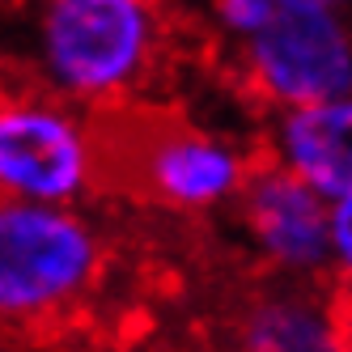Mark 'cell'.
I'll return each mask as SVG.
<instances>
[{
  "instance_id": "cell-3",
  "label": "cell",
  "mask_w": 352,
  "mask_h": 352,
  "mask_svg": "<svg viewBox=\"0 0 352 352\" xmlns=\"http://www.w3.org/2000/svg\"><path fill=\"white\" fill-rule=\"evenodd\" d=\"M102 183V132L60 94H0V195L81 204Z\"/></svg>"
},
{
  "instance_id": "cell-8",
  "label": "cell",
  "mask_w": 352,
  "mask_h": 352,
  "mask_svg": "<svg viewBox=\"0 0 352 352\" xmlns=\"http://www.w3.org/2000/svg\"><path fill=\"white\" fill-rule=\"evenodd\" d=\"M234 331L250 352H336L352 344L344 306L318 293L314 280H285L250 297Z\"/></svg>"
},
{
  "instance_id": "cell-6",
  "label": "cell",
  "mask_w": 352,
  "mask_h": 352,
  "mask_svg": "<svg viewBox=\"0 0 352 352\" xmlns=\"http://www.w3.org/2000/svg\"><path fill=\"white\" fill-rule=\"evenodd\" d=\"M238 221L255 259L280 280L331 276V199L301 174L259 157L238 195Z\"/></svg>"
},
{
  "instance_id": "cell-11",
  "label": "cell",
  "mask_w": 352,
  "mask_h": 352,
  "mask_svg": "<svg viewBox=\"0 0 352 352\" xmlns=\"http://www.w3.org/2000/svg\"><path fill=\"white\" fill-rule=\"evenodd\" d=\"M276 5H306V9H344L352 0H276Z\"/></svg>"
},
{
  "instance_id": "cell-5",
  "label": "cell",
  "mask_w": 352,
  "mask_h": 352,
  "mask_svg": "<svg viewBox=\"0 0 352 352\" xmlns=\"http://www.w3.org/2000/svg\"><path fill=\"white\" fill-rule=\"evenodd\" d=\"M246 81L272 111L352 94V26L344 9L280 5L242 47Z\"/></svg>"
},
{
  "instance_id": "cell-4",
  "label": "cell",
  "mask_w": 352,
  "mask_h": 352,
  "mask_svg": "<svg viewBox=\"0 0 352 352\" xmlns=\"http://www.w3.org/2000/svg\"><path fill=\"white\" fill-rule=\"evenodd\" d=\"M111 166H119L123 183L144 204L179 217H204L238 204L259 157H250L230 136L179 119L132 128L119 144V162H107V170Z\"/></svg>"
},
{
  "instance_id": "cell-9",
  "label": "cell",
  "mask_w": 352,
  "mask_h": 352,
  "mask_svg": "<svg viewBox=\"0 0 352 352\" xmlns=\"http://www.w3.org/2000/svg\"><path fill=\"white\" fill-rule=\"evenodd\" d=\"M208 9H212V26L242 47L246 38H255L276 17L280 5L276 0H208Z\"/></svg>"
},
{
  "instance_id": "cell-2",
  "label": "cell",
  "mask_w": 352,
  "mask_h": 352,
  "mask_svg": "<svg viewBox=\"0 0 352 352\" xmlns=\"http://www.w3.org/2000/svg\"><path fill=\"white\" fill-rule=\"evenodd\" d=\"M102 230L77 204L0 195V331H47L94 297Z\"/></svg>"
},
{
  "instance_id": "cell-10",
  "label": "cell",
  "mask_w": 352,
  "mask_h": 352,
  "mask_svg": "<svg viewBox=\"0 0 352 352\" xmlns=\"http://www.w3.org/2000/svg\"><path fill=\"white\" fill-rule=\"evenodd\" d=\"M331 280L352 301V195L331 204Z\"/></svg>"
},
{
  "instance_id": "cell-1",
  "label": "cell",
  "mask_w": 352,
  "mask_h": 352,
  "mask_svg": "<svg viewBox=\"0 0 352 352\" xmlns=\"http://www.w3.org/2000/svg\"><path fill=\"white\" fill-rule=\"evenodd\" d=\"M166 43L157 0H43L34 68L43 85L85 111H111L153 77Z\"/></svg>"
},
{
  "instance_id": "cell-7",
  "label": "cell",
  "mask_w": 352,
  "mask_h": 352,
  "mask_svg": "<svg viewBox=\"0 0 352 352\" xmlns=\"http://www.w3.org/2000/svg\"><path fill=\"white\" fill-rule=\"evenodd\" d=\"M263 157L301 174L331 204L352 195V94L272 111Z\"/></svg>"
}]
</instances>
